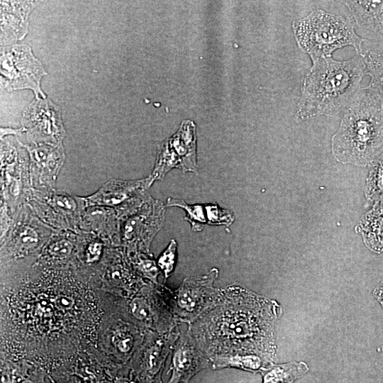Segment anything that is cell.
Instances as JSON below:
<instances>
[{
  "instance_id": "obj_1",
  "label": "cell",
  "mask_w": 383,
  "mask_h": 383,
  "mask_svg": "<svg viewBox=\"0 0 383 383\" xmlns=\"http://www.w3.org/2000/svg\"><path fill=\"white\" fill-rule=\"evenodd\" d=\"M281 307L274 301L238 286L222 289L218 303L188 325L210 359L231 354H254L274 363V324Z\"/></svg>"
},
{
  "instance_id": "obj_2",
  "label": "cell",
  "mask_w": 383,
  "mask_h": 383,
  "mask_svg": "<svg viewBox=\"0 0 383 383\" xmlns=\"http://www.w3.org/2000/svg\"><path fill=\"white\" fill-rule=\"evenodd\" d=\"M366 75L362 55L337 61L331 57L312 60L304 76L296 118L333 116L348 108L360 91Z\"/></svg>"
},
{
  "instance_id": "obj_3",
  "label": "cell",
  "mask_w": 383,
  "mask_h": 383,
  "mask_svg": "<svg viewBox=\"0 0 383 383\" xmlns=\"http://www.w3.org/2000/svg\"><path fill=\"white\" fill-rule=\"evenodd\" d=\"M332 150L338 161L359 166L383 152V103L366 87L345 109Z\"/></svg>"
},
{
  "instance_id": "obj_4",
  "label": "cell",
  "mask_w": 383,
  "mask_h": 383,
  "mask_svg": "<svg viewBox=\"0 0 383 383\" xmlns=\"http://www.w3.org/2000/svg\"><path fill=\"white\" fill-rule=\"evenodd\" d=\"M355 24L349 17L315 10L294 21L293 31L299 48L311 61L331 57L335 50L348 45L363 55L365 40L356 33Z\"/></svg>"
},
{
  "instance_id": "obj_5",
  "label": "cell",
  "mask_w": 383,
  "mask_h": 383,
  "mask_svg": "<svg viewBox=\"0 0 383 383\" xmlns=\"http://www.w3.org/2000/svg\"><path fill=\"white\" fill-rule=\"evenodd\" d=\"M19 142L1 140V232L5 235L31 196L29 158Z\"/></svg>"
},
{
  "instance_id": "obj_6",
  "label": "cell",
  "mask_w": 383,
  "mask_h": 383,
  "mask_svg": "<svg viewBox=\"0 0 383 383\" xmlns=\"http://www.w3.org/2000/svg\"><path fill=\"white\" fill-rule=\"evenodd\" d=\"M45 224L57 231L80 232L86 211L84 197L55 189L37 191L31 189L28 204Z\"/></svg>"
},
{
  "instance_id": "obj_7",
  "label": "cell",
  "mask_w": 383,
  "mask_h": 383,
  "mask_svg": "<svg viewBox=\"0 0 383 383\" xmlns=\"http://www.w3.org/2000/svg\"><path fill=\"white\" fill-rule=\"evenodd\" d=\"M218 275V269L213 268L206 274L185 278L173 292L171 308L180 323L190 324L218 303L222 289L213 287Z\"/></svg>"
},
{
  "instance_id": "obj_8",
  "label": "cell",
  "mask_w": 383,
  "mask_h": 383,
  "mask_svg": "<svg viewBox=\"0 0 383 383\" xmlns=\"http://www.w3.org/2000/svg\"><path fill=\"white\" fill-rule=\"evenodd\" d=\"M150 179L123 180L113 179L97 192L84 197L86 207L101 206L113 209L119 219L137 212L149 198L146 190Z\"/></svg>"
},
{
  "instance_id": "obj_9",
  "label": "cell",
  "mask_w": 383,
  "mask_h": 383,
  "mask_svg": "<svg viewBox=\"0 0 383 383\" xmlns=\"http://www.w3.org/2000/svg\"><path fill=\"white\" fill-rule=\"evenodd\" d=\"M1 74L4 87L8 91L30 89L36 99L40 96L45 97L40 88V82L46 72L28 45H14L3 50Z\"/></svg>"
},
{
  "instance_id": "obj_10",
  "label": "cell",
  "mask_w": 383,
  "mask_h": 383,
  "mask_svg": "<svg viewBox=\"0 0 383 383\" xmlns=\"http://www.w3.org/2000/svg\"><path fill=\"white\" fill-rule=\"evenodd\" d=\"M165 207L150 196L137 212L120 219L121 240L130 251L149 252L152 239L163 226Z\"/></svg>"
},
{
  "instance_id": "obj_11",
  "label": "cell",
  "mask_w": 383,
  "mask_h": 383,
  "mask_svg": "<svg viewBox=\"0 0 383 383\" xmlns=\"http://www.w3.org/2000/svg\"><path fill=\"white\" fill-rule=\"evenodd\" d=\"M20 130L26 133L23 145H59L66 135L59 108L49 99L40 98L25 111Z\"/></svg>"
},
{
  "instance_id": "obj_12",
  "label": "cell",
  "mask_w": 383,
  "mask_h": 383,
  "mask_svg": "<svg viewBox=\"0 0 383 383\" xmlns=\"http://www.w3.org/2000/svg\"><path fill=\"white\" fill-rule=\"evenodd\" d=\"M21 145L29 156L31 189L37 191L53 189L65 159L62 143Z\"/></svg>"
},
{
  "instance_id": "obj_13",
  "label": "cell",
  "mask_w": 383,
  "mask_h": 383,
  "mask_svg": "<svg viewBox=\"0 0 383 383\" xmlns=\"http://www.w3.org/2000/svg\"><path fill=\"white\" fill-rule=\"evenodd\" d=\"M211 367L187 328L180 331L172 348L171 376L167 383H189L198 372Z\"/></svg>"
},
{
  "instance_id": "obj_14",
  "label": "cell",
  "mask_w": 383,
  "mask_h": 383,
  "mask_svg": "<svg viewBox=\"0 0 383 383\" xmlns=\"http://www.w3.org/2000/svg\"><path fill=\"white\" fill-rule=\"evenodd\" d=\"M53 228L43 222L30 206L25 205L13 221L7 233L9 245L18 252L36 249L48 238Z\"/></svg>"
},
{
  "instance_id": "obj_15",
  "label": "cell",
  "mask_w": 383,
  "mask_h": 383,
  "mask_svg": "<svg viewBox=\"0 0 383 383\" xmlns=\"http://www.w3.org/2000/svg\"><path fill=\"white\" fill-rule=\"evenodd\" d=\"M179 333L177 326L171 331L156 338L145 349L140 367L136 370L139 383H162V373L165 360Z\"/></svg>"
},
{
  "instance_id": "obj_16",
  "label": "cell",
  "mask_w": 383,
  "mask_h": 383,
  "mask_svg": "<svg viewBox=\"0 0 383 383\" xmlns=\"http://www.w3.org/2000/svg\"><path fill=\"white\" fill-rule=\"evenodd\" d=\"M355 23L364 32L383 40V1H344Z\"/></svg>"
},
{
  "instance_id": "obj_17",
  "label": "cell",
  "mask_w": 383,
  "mask_h": 383,
  "mask_svg": "<svg viewBox=\"0 0 383 383\" xmlns=\"http://www.w3.org/2000/svg\"><path fill=\"white\" fill-rule=\"evenodd\" d=\"M34 1H1V39H21L27 32V17Z\"/></svg>"
},
{
  "instance_id": "obj_18",
  "label": "cell",
  "mask_w": 383,
  "mask_h": 383,
  "mask_svg": "<svg viewBox=\"0 0 383 383\" xmlns=\"http://www.w3.org/2000/svg\"><path fill=\"white\" fill-rule=\"evenodd\" d=\"M181 162V170L197 172L196 126L190 120L183 121L177 131L167 138Z\"/></svg>"
},
{
  "instance_id": "obj_19",
  "label": "cell",
  "mask_w": 383,
  "mask_h": 383,
  "mask_svg": "<svg viewBox=\"0 0 383 383\" xmlns=\"http://www.w3.org/2000/svg\"><path fill=\"white\" fill-rule=\"evenodd\" d=\"M360 231L370 250L377 253L383 251V201L377 202L366 213L360 224Z\"/></svg>"
},
{
  "instance_id": "obj_20",
  "label": "cell",
  "mask_w": 383,
  "mask_h": 383,
  "mask_svg": "<svg viewBox=\"0 0 383 383\" xmlns=\"http://www.w3.org/2000/svg\"><path fill=\"white\" fill-rule=\"evenodd\" d=\"M213 370L235 368L252 373H260L274 363L254 354H231L217 355L210 358Z\"/></svg>"
},
{
  "instance_id": "obj_21",
  "label": "cell",
  "mask_w": 383,
  "mask_h": 383,
  "mask_svg": "<svg viewBox=\"0 0 383 383\" xmlns=\"http://www.w3.org/2000/svg\"><path fill=\"white\" fill-rule=\"evenodd\" d=\"M309 370L305 362L292 361L282 364H272L260 372L262 383H294Z\"/></svg>"
},
{
  "instance_id": "obj_22",
  "label": "cell",
  "mask_w": 383,
  "mask_h": 383,
  "mask_svg": "<svg viewBox=\"0 0 383 383\" xmlns=\"http://www.w3.org/2000/svg\"><path fill=\"white\" fill-rule=\"evenodd\" d=\"M363 56L366 65V74L370 78L366 88L383 103V51L367 50Z\"/></svg>"
},
{
  "instance_id": "obj_23",
  "label": "cell",
  "mask_w": 383,
  "mask_h": 383,
  "mask_svg": "<svg viewBox=\"0 0 383 383\" xmlns=\"http://www.w3.org/2000/svg\"><path fill=\"white\" fill-rule=\"evenodd\" d=\"M174 168H181V162L168 139H167L159 148L154 168L152 173L148 176L150 187L156 180L162 179L166 174Z\"/></svg>"
},
{
  "instance_id": "obj_24",
  "label": "cell",
  "mask_w": 383,
  "mask_h": 383,
  "mask_svg": "<svg viewBox=\"0 0 383 383\" xmlns=\"http://www.w3.org/2000/svg\"><path fill=\"white\" fill-rule=\"evenodd\" d=\"M165 206L182 209L186 213L184 219L190 223L191 228L194 232L201 231L207 224L204 205L189 204L182 199L170 197L167 199Z\"/></svg>"
},
{
  "instance_id": "obj_25",
  "label": "cell",
  "mask_w": 383,
  "mask_h": 383,
  "mask_svg": "<svg viewBox=\"0 0 383 383\" xmlns=\"http://www.w3.org/2000/svg\"><path fill=\"white\" fill-rule=\"evenodd\" d=\"M367 179L365 195L367 199L383 201V152L372 162Z\"/></svg>"
},
{
  "instance_id": "obj_26",
  "label": "cell",
  "mask_w": 383,
  "mask_h": 383,
  "mask_svg": "<svg viewBox=\"0 0 383 383\" xmlns=\"http://www.w3.org/2000/svg\"><path fill=\"white\" fill-rule=\"evenodd\" d=\"M207 224L214 226H230L235 216L230 209L221 208L216 203L204 204Z\"/></svg>"
},
{
  "instance_id": "obj_27",
  "label": "cell",
  "mask_w": 383,
  "mask_h": 383,
  "mask_svg": "<svg viewBox=\"0 0 383 383\" xmlns=\"http://www.w3.org/2000/svg\"><path fill=\"white\" fill-rule=\"evenodd\" d=\"M177 258V243L174 239H172L157 261V265L159 269L163 272L165 279L173 272Z\"/></svg>"
},
{
  "instance_id": "obj_28",
  "label": "cell",
  "mask_w": 383,
  "mask_h": 383,
  "mask_svg": "<svg viewBox=\"0 0 383 383\" xmlns=\"http://www.w3.org/2000/svg\"><path fill=\"white\" fill-rule=\"evenodd\" d=\"M129 311L132 316L141 322L152 321L154 313L148 299L143 296L133 298L129 304Z\"/></svg>"
},
{
  "instance_id": "obj_29",
  "label": "cell",
  "mask_w": 383,
  "mask_h": 383,
  "mask_svg": "<svg viewBox=\"0 0 383 383\" xmlns=\"http://www.w3.org/2000/svg\"><path fill=\"white\" fill-rule=\"evenodd\" d=\"M55 238L49 243L47 249L48 253L56 258H65L68 257L73 249V243L65 233H57Z\"/></svg>"
},
{
  "instance_id": "obj_30",
  "label": "cell",
  "mask_w": 383,
  "mask_h": 383,
  "mask_svg": "<svg viewBox=\"0 0 383 383\" xmlns=\"http://www.w3.org/2000/svg\"><path fill=\"white\" fill-rule=\"evenodd\" d=\"M136 267L139 271L147 278L157 283L159 274V267L154 260L147 257L143 253L136 255Z\"/></svg>"
},
{
  "instance_id": "obj_31",
  "label": "cell",
  "mask_w": 383,
  "mask_h": 383,
  "mask_svg": "<svg viewBox=\"0 0 383 383\" xmlns=\"http://www.w3.org/2000/svg\"><path fill=\"white\" fill-rule=\"evenodd\" d=\"M113 341L117 349L123 353H130L134 346V337L128 329H122L115 333Z\"/></svg>"
},
{
  "instance_id": "obj_32",
  "label": "cell",
  "mask_w": 383,
  "mask_h": 383,
  "mask_svg": "<svg viewBox=\"0 0 383 383\" xmlns=\"http://www.w3.org/2000/svg\"><path fill=\"white\" fill-rule=\"evenodd\" d=\"M103 245L98 240H91L87 245L86 250V260L92 262L97 260L102 252Z\"/></svg>"
},
{
  "instance_id": "obj_33",
  "label": "cell",
  "mask_w": 383,
  "mask_h": 383,
  "mask_svg": "<svg viewBox=\"0 0 383 383\" xmlns=\"http://www.w3.org/2000/svg\"><path fill=\"white\" fill-rule=\"evenodd\" d=\"M55 304L60 309L68 310L73 305V300L67 296L60 295L55 299Z\"/></svg>"
},
{
  "instance_id": "obj_34",
  "label": "cell",
  "mask_w": 383,
  "mask_h": 383,
  "mask_svg": "<svg viewBox=\"0 0 383 383\" xmlns=\"http://www.w3.org/2000/svg\"><path fill=\"white\" fill-rule=\"evenodd\" d=\"M374 297L383 308V280L381 284L373 292Z\"/></svg>"
},
{
  "instance_id": "obj_35",
  "label": "cell",
  "mask_w": 383,
  "mask_h": 383,
  "mask_svg": "<svg viewBox=\"0 0 383 383\" xmlns=\"http://www.w3.org/2000/svg\"><path fill=\"white\" fill-rule=\"evenodd\" d=\"M114 383H136L131 377H120L116 379Z\"/></svg>"
}]
</instances>
